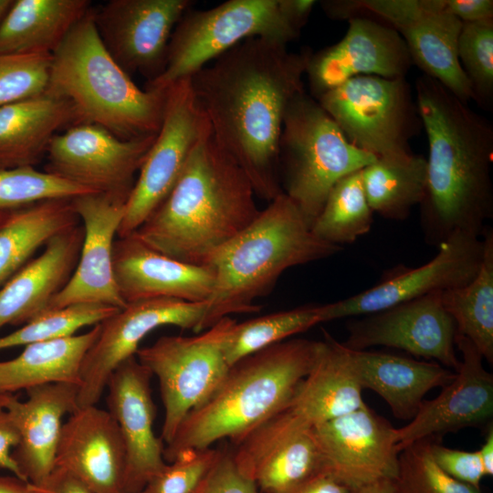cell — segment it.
<instances>
[{"instance_id": "74e56055", "label": "cell", "mask_w": 493, "mask_h": 493, "mask_svg": "<svg viewBox=\"0 0 493 493\" xmlns=\"http://www.w3.org/2000/svg\"><path fill=\"white\" fill-rule=\"evenodd\" d=\"M119 309L104 304L82 303L47 310L0 337V351L73 336L81 328L94 326Z\"/></svg>"}, {"instance_id": "ac0fdd59", "label": "cell", "mask_w": 493, "mask_h": 493, "mask_svg": "<svg viewBox=\"0 0 493 493\" xmlns=\"http://www.w3.org/2000/svg\"><path fill=\"white\" fill-rule=\"evenodd\" d=\"M238 469L260 493H286L323 473L310 426L283 408L235 444Z\"/></svg>"}, {"instance_id": "4316f807", "label": "cell", "mask_w": 493, "mask_h": 493, "mask_svg": "<svg viewBox=\"0 0 493 493\" xmlns=\"http://www.w3.org/2000/svg\"><path fill=\"white\" fill-rule=\"evenodd\" d=\"M83 237L80 224L56 235L0 288V329L24 325L47 310L77 267Z\"/></svg>"}, {"instance_id": "c3c4849f", "label": "cell", "mask_w": 493, "mask_h": 493, "mask_svg": "<svg viewBox=\"0 0 493 493\" xmlns=\"http://www.w3.org/2000/svg\"><path fill=\"white\" fill-rule=\"evenodd\" d=\"M33 486L35 493H94L68 471L57 467L42 484Z\"/></svg>"}, {"instance_id": "d590c367", "label": "cell", "mask_w": 493, "mask_h": 493, "mask_svg": "<svg viewBox=\"0 0 493 493\" xmlns=\"http://www.w3.org/2000/svg\"><path fill=\"white\" fill-rule=\"evenodd\" d=\"M362 170L342 177L330 191L311 226L320 239L341 246L370 231L373 212L365 194Z\"/></svg>"}, {"instance_id": "52a82bcc", "label": "cell", "mask_w": 493, "mask_h": 493, "mask_svg": "<svg viewBox=\"0 0 493 493\" xmlns=\"http://www.w3.org/2000/svg\"><path fill=\"white\" fill-rule=\"evenodd\" d=\"M376 159L351 144L305 90L289 101L278 142V170L282 171V192L310 228L333 185Z\"/></svg>"}, {"instance_id": "5bb4252c", "label": "cell", "mask_w": 493, "mask_h": 493, "mask_svg": "<svg viewBox=\"0 0 493 493\" xmlns=\"http://www.w3.org/2000/svg\"><path fill=\"white\" fill-rule=\"evenodd\" d=\"M206 302L157 298L129 302L100 322V333L80 367L78 406L96 405L114 370L135 356L142 339L156 328L173 325L205 330Z\"/></svg>"}, {"instance_id": "f546056e", "label": "cell", "mask_w": 493, "mask_h": 493, "mask_svg": "<svg viewBox=\"0 0 493 493\" xmlns=\"http://www.w3.org/2000/svg\"><path fill=\"white\" fill-rule=\"evenodd\" d=\"M77 123L72 105L47 91L0 108V170L34 167L61 128Z\"/></svg>"}, {"instance_id": "7402d4cb", "label": "cell", "mask_w": 493, "mask_h": 493, "mask_svg": "<svg viewBox=\"0 0 493 493\" xmlns=\"http://www.w3.org/2000/svg\"><path fill=\"white\" fill-rule=\"evenodd\" d=\"M152 376L136 356H131L114 370L106 386L108 411L117 423L126 450L124 493L142 491L167 464L164 443L153 432Z\"/></svg>"}, {"instance_id": "484cf974", "label": "cell", "mask_w": 493, "mask_h": 493, "mask_svg": "<svg viewBox=\"0 0 493 493\" xmlns=\"http://www.w3.org/2000/svg\"><path fill=\"white\" fill-rule=\"evenodd\" d=\"M79 385L52 383L27 389V399L15 393H0V406L13 418L20 440L12 457L24 478L38 486L55 467L57 447L67 414L78 406Z\"/></svg>"}, {"instance_id": "1f68e13d", "label": "cell", "mask_w": 493, "mask_h": 493, "mask_svg": "<svg viewBox=\"0 0 493 493\" xmlns=\"http://www.w3.org/2000/svg\"><path fill=\"white\" fill-rule=\"evenodd\" d=\"M71 198L37 201L0 215V288L56 235L79 225Z\"/></svg>"}, {"instance_id": "8d00e7d4", "label": "cell", "mask_w": 493, "mask_h": 493, "mask_svg": "<svg viewBox=\"0 0 493 493\" xmlns=\"http://www.w3.org/2000/svg\"><path fill=\"white\" fill-rule=\"evenodd\" d=\"M321 322H325L323 304L306 305L236 322L226 342V362L230 366L250 353Z\"/></svg>"}, {"instance_id": "4fadbf2b", "label": "cell", "mask_w": 493, "mask_h": 493, "mask_svg": "<svg viewBox=\"0 0 493 493\" xmlns=\"http://www.w3.org/2000/svg\"><path fill=\"white\" fill-rule=\"evenodd\" d=\"M155 138L121 140L96 124H73L51 139L44 172L91 193L127 201Z\"/></svg>"}, {"instance_id": "7dc6e473", "label": "cell", "mask_w": 493, "mask_h": 493, "mask_svg": "<svg viewBox=\"0 0 493 493\" xmlns=\"http://www.w3.org/2000/svg\"><path fill=\"white\" fill-rule=\"evenodd\" d=\"M446 6L462 23L493 18L492 0H446Z\"/></svg>"}, {"instance_id": "7bdbcfd3", "label": "cell", "mask_w": 493, "mask_h": 493, "mask_svg": "<svg viewBox=\"0 0 493 493\" xmlns=\"http://www.w3.org/2000/svg\"><path fill=\"white\" fill-rule=\"evenodd\" d=\"M220 450L211 447L180 452L143 488L146 493H194Z\"/></svg>"}, {"instance_id": "30bf717a", "label": "cell", "mask_w": 493, "mask_h": 493, "mask_svg": "<svg viewBox=\"0 0 493 493\" xmlns=\"http://www.w3.org/2000/svg\"><path fill=\"white\" fill-rule=\"evenodd\" d=\"M236 321L226 317L201 334L163 336L136 358L158 378L164 407L161 438L169 444L186 414L221 382L229 365L225 347ZM164 445V446H165Z\"/></svg>"}, {"instance_id": "60d3db41", "label": "cell", "mask_w": 493, "mask_h": 493, "mask_svg": "<svg viewBox=\"0 0 493 493\" xmlns=\"http://www.w3.org/2000/svg\"><path fill=\"white\" fill-rule=\"evenodd\" d=\"M89 193L34 167L0 170V215L40 200L73 198Z\"/></svg>"}, {"instance_id": "d6986e66", "label": "cell", "mask_w": 493, "mask_h": 493, "mask_svg": "<svg viewBox=\"0 0 493 493\" xmlns=\"http://www.w3.org/2000/svg\"><path fill=\"white\" fill-rule=\"evenodd\" d=\"M441 294L404 301L350 321L343 344L352 350L395 348L435 360L456 372L460 365L456 352V326L443 306Z\"/></svg>"}, {"instance_id": "44dd1931", "label": "cell", "mask_w": 493, "mask_h": 493, "mask_svg": "<svg viewBox=\"0 0 493 493\" xmlns=\"http://www.w3.org/2000/svg\"><path fill=\"white\" fill-rule=\"evenodd\" d=\"M71 203L82 222L83 242L70 279L52 299L47 310L82 303L122 309L127 303L115 281L112 253L114 236L122 221L127 201L105 194L89 193L71 198Z\"/></svg>"}, {"instance_id": "11a10c76", "label": "cell", "mask_w": 493, "mask_h": 493, "mask_svg": "<svg viewBox=\"0 0 493 493\" xmlns=\"http://www.w3.org/2000/svg\"><path fill=\"white\" fill-rule=\"evenodd\" d=\"M13 0H0V23L11 6Z\"/></svg>"}, {"instance_id": "9c48e42d", "label": "cell", "mask_w": 493, "mask_h": 493, "mask_svg": "<svg viewBox=\"0 0 493 493\" xmlns=\"http://www.w3.org/2000/svg\"><path fill=\"white\" fill-rule=\"evenodd\" d=\"M348 141L377 159L413 154L423 124L406 78L354 77L317 99Z\"/></svg>"}, {"instance_id": "836d02e7", "label": "cell", "mask_w": 493, "mask_h": 493, "mask_svg": "<svg viewBox=\"0 0 493 493\" xmlns=\"http://www.w3.org/2000/svg\"><path fill=\"white\" fill-rule=\"evenodd\" d=\"M479 269L466 286L443 291L444 308L454 320L456 333L468 339L483 359L493 363V232L482 234Z\"/></svg>"}, {"instance_id": "b9f144b4", "label": "cell", "mask_w": 493, "mask_h": 493, "mask_svg": "<svg viewBox=\"0 0 493 493\" xmlns=\"http://www.w3.org/2000/svg\"><path fill=\"white\" fill-rule=\"evenodd\" d=\"M52 54H0V108L45 93Z\"/></svg>"}, {"instance_id": "83f0119b", "label": "cell", "mask_w": 493, "mask_h": 493, "mask_svg": "<svg viewBox=\"0 0 493 493\" xmlns=\"http://www.w3.org/2000/svg\"><path fill=\"white\" fill-rule=\"evenodd\" d=\"M362 391L351 350L325 332L312 368L284 408L314 426L362 407Z\"/></svg>"}, {"instance_id": "3957f363", "label": "cell", "mask_w": 493, "mask_h": 493, "mask_svg": "<svg viewBox=\"0 0 493 493\" xmlns=\"http://www.w3.org/2000/svg\"><path fill=\"white\" fill-rule=\"evenodd\" d=\"M255 195L246 172L210 131L194 148L169 194L135 233L163 255L207 266L258 215Z\"/></svg>"}, {"instance_id": "ab89813d", "label": "cell", "mask_w": 493, "mask_h": 493, "mask_svg": "<svg viewBox=\"0 0 493 493\" xmlns=\"http://www.w3.org/2000/svg\"><path fill=\"white\" fill-rule=\"evenodd\" d=\"M456 53L474 100L489 110L493 101V18L463 23Z\"/></svg>"}, {"instance_id": "ba28073f", "label": "cell", "mask_w": 493, "mask_h": 493, "mask_svg": "<svg viewBox=\"0 0 493 493\" xmlns=\"http://www.w3.org/2000/svg\"><path fill=\"white\" fill-rule=\"evenodd\" d=\"M300 32L282 14L278 0H229L207 10H187L172 34L163 73L145 89L163 90L253 37L285 45Z\"/></svg>"}, {"instance_id": "ee69618b", "label": "cell", "mask_w": 493, "mask_h": 493, "mask_svg": "<svg viewBox=\"0 0 493 493\" xmlns=\"http://www.w3.org/2000/svg\"><path fill=\"white\" fill-rule=\"evenodd\" d=\"M430 450L434 461L445 473L480 490L485 473L477 450L464 451L446 447L438 443L437 436L433 437Z\"/></svg>"}, {"instance_id": "f6af8a7d", "label": "cell", "mask_w": 493, "mask_h": 493, "mask_svg": "<svg viewBox=\"0 0 493 493\" xmlns=\"http://www.w3.org/2000/svg\"><path fill=\"white\" fill-rule=\"evenodd\" d=\"M194 493H260L236 467L232 452L221 451Z\"/></svg>"}, {"instance_id": "ffe728a7", "label": "cell", "mask_w": 493, "mask_h": 493, "mask_svg": "<svg viewBox=\"0 0 493 493\" xmlns=\"http://www.w3.org/2000/svg\"><path fill=\"white\" fill-rule=\"evenodd\" d=\"M348 24L339 42L310 52L305 76L316 100L357 76L406 78L413 66L404 41L391 26L366 16H354Z\"/></svg>"}, {"instance_id": "4dcf8cb0", "label": "cell", "mask_w": 493, "mask_h": 493, "mask_svg": "<svg viewBox=\"0 0 493 493\" xmlns=\"http://www.w3.org/2000/svg\"><path fill=\"white\" fill-rule=\"evenodd\" d=\"M91 8L88 0H16L0 23V54H52Z\"/></svg>"}, {"instance_id": "681fc988", "label": "cell", "mask_w": 493, "mask_h": 493, "mask_svg": "<svg viewBox=\"0 0 493 493\" xmlns=\"http://www.w3.org/2000/svg\"><path fill=\"white\" fill-rule=\"evenodd\" d=\"M279 7L289 24L300 32L306 25L317 1L314 0H278Z\"/></svg>"}, {"instance_id": "5b68a950", "label": "cell", "mask_w": 493, "mask_h": 493, "mask_svg": "<svg viewBox=\"0 0 493 493\" xmlns=\"http://www.w3.org/2000/svg\"><path fill=\"white\" fill-rule=\"evenodd\" d=\"M342 249L311 231L297 205L281 193L256 219L218 249L207 266L215 273L205 330L232 314L257 312L287 269L330 257Z\"/></svg>"}, {"instance_id": "bcb514c9", "label": "cell", "mask_w": 493, "mask_h": 493, "mask_svg": "<svg viewBox=\"0 0 493 493\" xmlns=\"http://www.w3.org/2000/svg\"><path fill=\"white\" fill-rule=\"evenodd\" d=\"M19 440V431L16 423L10 414L0 406V468L6 469L14 476L26 481L12 457V451L18 445Z\"/></svg>"}, {"instance_id": "f1b7e54d", "label": "cell", "mask_w": 493, "mask_h": 493, "mask_svg": "<svg viewBox=\"0 0 493 493\" xmlns=\"http://www.w3.org/2000/svg\"><path fill=\"white\" fill-rule=\"evenodd\" d=\"M350 350L362 389H370L380 395L393 416L401 420H412L425 395L432 389L448 384L456 373L436 362L368 350Z\"/></svg>"}, {"instance_id": "8fae6325", "label": "cell", "mask_w": 493, "mask_h": 493, "mask_svg": "<svg viewBox=\"0 0 493 493\" xmlns=\"http://www.w3.org/2000/svg\"><path fill=\"white\" fill-rule=\"evenodd\" d=\"M167 89L161 128L127 200L118 237L135 232L166 198L196 144L211 131L190 77Z\"/></svg>"}, {"instance_id": "277c9868", "label": "cell", "mask_w": 493, "mask_h": 493, "mask_svg": "<svg viewBox=\"0 0 493 493\" xmlns=\"http://www.w3.org/2000/svg\"><path fill=\"white\" fill-rule=\"evenodd\" d=\"M319 345L320 341L284 340L234 362L214 391L186 414L164 446V460L223 438L236 444L282 410L312 368Z\"/></svg>"}, {"instance_id": "603a6c76", "label": "cell", "mask_w": 493, "mask_h": 493, "mask_svg": "<svg viewBox=\"0 0 493 493\" xmlns=\"http://www.w3.org/2000/svg\"><path fill=\"white\" fill-rule=\"evenodd\" d=\"M456 347L462 359L454 379L432 400H424L410 422L396 428L399 451L430 436L457 432L466 427L488 426L493 416V375L483 357L466 337L456 333Z\"/></svg>"}, {"instance_id": "8992f818", "label": "cell", "mask_w": 493, "mask_h": 493, "mask_svg": "<svg viewBox=\"0 0 493 493\" xmlns=\"http://www.w3.org/2000/svg\"><path fill=\"white\" fill-rule=\"evenodd\" d=\"M47 91L72 105L77 123L99 125L121 140L156 135L167 96V89H139L114 61L97 31L93 7L52 53Z\"/></svg>"}, {"instance_id": "e0dca14e", "label": "cell", "mask_w": 493, "mask_h": 493, "mask_svg": "<svg viewBox=\"0 0 493 493\" xmlns=\"http://www.w3.org/2000/svg\"><path fill=\"white\" fill-rule=\"evenodd\" d=\"M323 473L351 491L397 473L396 428L364 404L359 409L313 426Z\"/></svg>"}, {"instance_id": "cb8c5ba5", "label": "cell", "mask_w": 493, "mask_h": 493, "mask_svg": "<svg viewBox=\"0 0 493 493\" xmlns=\"http://www.w3.org/2000/svg\"><path fill=\"white\" fill-rule=\"evenodd\" d=\"M55 467L94 493H124L126 450L109 411L89 405L70 414L62 425Z\"/></svg>"}, {"instance_id": "f35d334b", "label": "cell", "mask_w": 493, "mask_h": 493, "mask_svg": "<svg viewBox=\"0 0 493 493\" xmlns=\"http://www.w3.org/2000/svg\"><path fill=\"white\" fill-rule=\"evenodd\" d=\"M433 437L419 439L401 449L397 473L391 481L393 493H480L436 465L430 450Z\"/></svg>"}, {"instance_id": "7a4b0ae2", "label": "cell", "mask_w": 493, "mask_h": 493, "mask_svg": "<svg viewBox=\"0 0 493 493\" xmlns=\"http://www.w3.org/2000/svg\"><path fill=\"white\" fill-rule=\"evenodd\" d=\"M414 87L428 142L425 240L438 246L457 232L482 236L493 217V126L437 80L423 74Z\"/></svg>"}, {"instance_id": "e575fe53", "label": "cell", "mask_w": 493, "mask_h": 493, "mask_svg": "<svg viewBox=\"0 0 493 493\" xmlns=\"http://www.w3.org/2000/svg\"><path fill=\"white\" fill-rule=\"evenodd\" d=\"M362 184L373 213L391 220L407 218L424 199L426 160L420 154L376 159L362 170Z\"/></svg>"}, {"instance_id": "9f6ffc18", "label": "cell", "mask_w": 493, "mask_h": 493, "mask_svg": "<svg viewBox=\"0 0 493 493\" xmlns=\"http://www.w3.org/2000/svg\"><path fill=\"white\" fill-rule=\"evenodd\" d=\"M138 493H146L144 489H142V491L138 492Z\"/></svg>"}, {"instance_id": "6da1fadb", "label": "cell", "mask_w": 493, "mask_h": 493, "mask_svg": "<svg viewBox=\"0 0 493 493\" xmlns=\"http://www.w3.org/2000/svg\"><path fill=\"white\" fill-rule=\"evenodd\" d=\"M311 50L253 37L225 52L190 77L213 137L269 202L282 192L278 142L289 101L305 90Z\"/></svg>"}, {"instance_id": "7c38bea8", "label": "cell", "mask_w": 493, "mask_h": 493, "mask_svg": "<svg viewBox=\"0 0 493 493\" xmlns=\"http://www.w3.org/2000/svg\"><path fill=\"white\" fill-rule=\"evenodd\" d=\"M353 16H366L401 36L424 75L446 88L462 102L474 94L458 61L457 38L463 23L450 14L446 0H352Z\"/></svg>"}, {"instance_id": "816d5d0a", "label": "cell", "mask_w": 493, "mask_h": 493, "mask_svg": "<svg viewBox=\"0 0 493 493\" xmlns=\"http://www.w3.org/2000/svg\"><path fill=\"white\" fill-rule=\"evenodd\" d=\"M479 458L486 476L493 475V427L488 426L487 435L484 444L477 450Z\"/></svg>"}, {"instance_id": "db71d44e", "label": "cell", "mask_w": 493, "mask_h": 493, "mask_svg": "<svg viewBox=\"0 0 493 493\" xmlns=\"http://www.w3.org/2000/svg\"><path fill=\"white\" fill-rule=\"evenodd\" d=\"M351 493H393L391 480H382Z\"/></svg>"}, {"instance_id": "9a60e30c", "label": "cell", "mask_w": 493, "mask_h": 493, "mask_svg": "<svg viewBox=\"0 0 493 493\" xmlns=\"http://www.w3.org/2000/svg\"><path fill=\"white\" fill-rule=\"evenodd\" d=\"M482 236L457 232L441 243L436 255L414 267L392 269L379 283L356 295L323 304L325 320L379 312L429 294L466 286L476 277L483 256Z\"/></svg>"}, {"instance_id": "d6a6232c", "label": "cell", "mask_w": 493, "mask_h": 493, "mask_svg": "<svg viewBox=\"0 0 493 493\" xmlns=\"http://www.w3.org/2000/svg\"><path fill=\"white\" fill-rule=\"evenodd\" d=\"M100 333V324L83 334L30 344L16 358L0 362V393L52 383L80 384L82 360Z\"/></svg>"}, {"instance_id": "f907efd6", "label": "cell", "mask_w": 493, "mask_h": 493, "mask_svg": "<svg viewBox=\"0 0 493 493\" xmlns=\"http://www.w3.org/2000/svg\"><path fill=\"white\" fill-rule=\"evenodd\" d=\"M286 493H351V490L329 475L321 473Z\"/></svg>"}, {"instance_id": "2e32d148", "label": "cell", "mask_w": 493, "mask_h": 493, "mask_svg": "<svg viewBox=\"0 0 493 493\" xmlns=\"http://www.w3.org/2000/svg\"><path fill=\"white\" fill-rule=\"evenodd\" d=\"M190 0H110L94 8L99 36L114 61L147 82L166 65L174 27L194 5Z\"/></svg>"}, {"instance_id": "d4e9b609", "label": "cell", "mask_w": 493, "mask_h": 493, "mask_svg": "<svg viewBox=\"0 0 493 493\" xmlns=\"http://www.w3.org/2000/svg\"><path fill=\"white\" fill-rule=\"evenodd\" d=\"M112 262L115 281L126 303L157 298L205 302L214 288L211 267L163 255L135 232L114 241Z\"/></svg>"}, {"instance_id": "f5cc1de1", "label": "cell", "mask_w": 493, "mask_h": 493, "mask_svg": "<svg viewBox=\"0 0 493 493\" xmlns=\"http://www.w3.org/2000/svg\"><path fill=\"white\" fill-rule=\"evenodd\" d=\"M0 493H35V488L16 476H0Z\"/></svg>"}]
</instances>
